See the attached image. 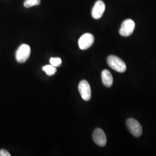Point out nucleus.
I'll return each mask as SVG.
<instances>
[{
    "mask_svg": "<svg viewBox=\"0 0 156 156\" xmlns=\"http://www.w3.org/2000/svg\"><path fill=\"white\" fill-rule=\"evenodd\" d=\"M107 62L112 69L117 72L123 73L126 71V64L124 61L117 56H109L107 59Z\"/></svg>",
    "mask_w": 156,
    "mask_h": 156,
    "instance_id": "f257e3e1",
    "label": "nucleus"
},
{
    "mask_svg": "<svg viewBox=\"0 0 156 156\" xmlns=\"http://www.w3.org/2000/svg\"><path fill=\"white\" fill-rule=\"evenodd\" d=\"M31 55V48L26 44L20 45L16 51V60L19 63L26 62Z\"/></svg>",
    "mask_w": 156,
    "mask_h": 156,
    "instance_id": "f03ea898",
    "label": "nucleus"
},
{
    "mask_svg": "<svg viewBox=\"0 0 156 156\" xmlns=\"http://www.w3.org/2000/svg\"><path fill=\"white\" fill-rule=\"evenodd\" d=\"M127 126L130 133L135 137H140L142 134V127L137 120L129 119L127 120Z\"/></svg>",
    "mask_w": 156,
    "mask_h": 156,
    "instance_id": "7ed1b4c3",
    "label": "nucleus"
},
{
    "mask_svg": "<svg viewBox=\"0 0 156 156\" xmlns=\"http://www.w3.org/2000/svg\"><path fill=\"white\" fill-rule=\"evenodd\" d=\"M78 90L83 100L89 101L91 97V87L89 82L86 80H82L79 84Z\"/></svg>",
    "mask_w": 156,
    "mask_h": 156,
    "instance_id": "20e7f679",
    "label": "nucleus"
},
{
    "mask_svg": "<svg viewBox=\"0 0 156 156\" xmlns=\"http://www.w3.org/2000/svg\"><path fill=\"white\" fill-rule=\"evenodd\" d=\"M135 27V22L131 19H127L123 22L121 28L119 30V33L123 37H128L134 32Z\"/></svg>",
    "mask_w": 156,
    "mask_h": 156,
    "instance_id": "39448f33",
    "label": "nucleus"
},
{
    "mask_svg": "<svg viewBox=\"0 0 156 156\" xmlns=\"http://www.w3.org/2000/svg\"><path fill=\"white\" fill-rule=\"evenodd\" d=\"M94 42V36L90 33L83 34L79 39V46L81 50H86L90 48Z\"/></svg>",
    "mask_w": 156,
    "mask_h": 156,
    "instance_id": "423d86ee",
    "label": "nucleus"
},
{
    "mask_svg": "<svg viewBox=\"0 0 156 156\" xmlns=\"http://www.w3.org/2000/svg\"><path fill=\"white\" fill-rule=\"evenodd\" d=\"M105 10V4L101 1L98 0L95 3L91 11V15L95 19H99L102 16Z\"/></svg>",
    "mask_w": 156,
    "mask_h": 156,
    "instance_id": "0eeeda50",
    "label": "nucleus"
},
{
    "mask_svg": "<svg viewBox=\"0 0 156 156\" xmlns=\"http://www.w3.org/2000/svg\"><path fill=\"white\" fill-rule=\"evenodd\" d=\"M93 138L95 143L101 147L105 146L106 144V135L104 131L100 128H97L95 129Z\"/></svg>",
    "mask_w": 156,
    "mask_h": 156,
    "instance_id": "6e6552de",
    "label": "nucleus"
},
{
    "mask_svg": "<svg viewBox=\"0 0 156 156\" xmlns=\"http://www.w3.org/2000/svg\"><path fill=\"white\" fill-rule=\"evenodd\" d=\"M101 78H102V83L105 87H111L113 82V79L111 73L107 69L103 70L101 73Z\"/></svg>",
    "mask_w": 156,
    "mask_h": 156,
    "instance_id": "1a4fd4ad",
    "label": "nucleus"
},
{
    "mask_svg": "<svg viewBox=\"0 0 156 156\" xmlns=\"http://www.w3.org/2000/svg\"><path fill=\"white\" fill-rule=\"evenodd\" d=\"M42 70L49 76L54 75L57 72L56 67L53 66L51 64L50 65H46L44 67H42Z\"/></svg>",
    "mask_w": 156,
    "mask_h": 156,
    "instance_id": "9d476101",
    "label": "nucleus"
},
{
    "mask_svg": "<svg viewBox=\"0 0 156 156\" xmlns=\"http://www.w3.org/2000/svg\"><path fill=\"white\" fill-rule=\"evenodd\" d=\"M41 0H25L24 2V7L28 8L33 6L39 5Z\"/></svg>",
    "mask_w": 156,
    "mask_h": 156,
    "instance_id": "9b49d317",
    "label": "nucleus"
},
{
    "mask_svg": "<svg viewBox=\"0 0 156 156\" xmlns=\"http://www.w3.org/2000/svg\"><path fill=\"white\" fill-rule=\"evenodd\" d=\"M50 64L55 67H60L62 64V59L59 57H51L50 59Z\"/></svg>",
    "mask_w": 156,
    "mask_h": 156,
    "instance_id": "f8f14e48",
    "label": "nucleus"
},
{
    "mask_svg": "<svg viewBox=\"0 0 156 156\" xmlns=\"http://www.w3.org/2000/svg\"><path fill=\"white\" fill-rule=\"evenodd\" d=\"M0 156H11V154L8 151L4 149H1L0 150Z\"/></svg>",
    "mask_w": 156,
    "mask_h": 156,
    "instance_id": "ddd939ff",
    "label": "nucleus"
}]
</instances>
